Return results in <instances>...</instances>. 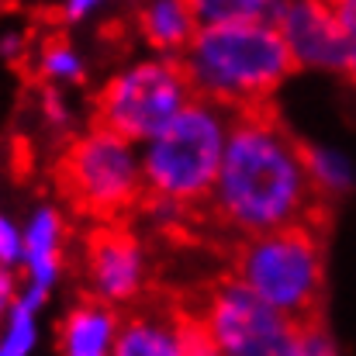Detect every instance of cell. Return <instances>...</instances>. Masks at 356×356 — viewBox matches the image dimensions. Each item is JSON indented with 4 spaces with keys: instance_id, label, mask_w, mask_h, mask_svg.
<instances>
[{
    "instance_id": "obj_17",
    "label": "cell",
    "mask_w": 356,
    "mask_h": 356,
    "mask_svg": "<svg viewBox=\"0 0 356 356\" xmlns=\"http://www.w3.org/2000/svg\"><path fill=\"white\" fill-rule=\"evenodd\" d=\"M17 256H21V238L10 229V222L0 218V263H10V259H17Z\"/></svg>"
},
{
    "instance_id": "obj_21",
    "label": "cell",
    "mask_w": 356,
    "mask_h": 356,
    "mask_svg": "<svg viewBox=\"0 0 356 356\" xmlns=\"http://www.w3.org/2000/svg\"><path fill=\"white\" fill-rule=\"evenodd\" d=\"M346 76L356 83V49H353V56H350V63H346Z\"/></svg>"
},
{
    "instance_id": "obj_14",
    "label": "cell",
    "mask_w": 356,
    "mask_h": 356,
    "mask_svg": "<svg viewBox=\"0 0 356 356\" xmlns=\"http://www.w3.org/2000/svg\"><path fill=\"white\" fill-rule=\"evenodd\" d=\"M201 24L218 21H277L287 0H184Z\"/></svg>"
},
{
    "instance_id": "obj_12",
    "label": "cell",
    "mask_w": 356,
    "mask_h": 356,
    "mask_svg": "<svg viewBox=\"0 0 356 356\" xmlns=\"http://www.w3.org/2000/svg\"><path fill=\"white\" fill-rule=\"evenodd\" d=\"M59 242H63V222L56 211H38L31 229H28V242H24V252H28V266H31V284H42L49 287L63 256H59Z\"/></svg>"
},
{
    "instance_id": "obj_5",
    "label": "cell",
    "mask_w": 356,
    "mask_h": 356,
    "mask_svg": "<svg viewBox=\"0 0 356 356\" xmlns=\"http://www.w3.org/2000/svg\"><path fill=\"white\" fill-rule=\"evenodd\" d=\"M52 184L59 197L90 222H121L142 201V170L128 142L90 128L56 156Z\"/></svg>"
},
{
    "instance_id": "obj_3",
    "label": "cell",
    "mask_w": 356,
    "mask_h": 356,
    "mask_svg": "<svg viewBox=\"0 0 356 356\" xmlns=\"http://www.w3.org/2000/svg\"><path fill=\"white\" fill-rule=\"evenodd\" d=\"M184 63L197 97L215 101L229 115L273 101L280 83L298 70L277 21L204 24L191 38V56Z\"/></svg>"
},
{
    "instance_id": "obj_8",
    "label": "cell",
    "mask_w": 356,
    "mask_h": 356,
    "mask_svg": "<svg viewBox=\"0 0 356 356\" xmlns=\"http://www.w3.org/2000/svg\"><path fill=\"white\" fill-rule=\"evenodd\" d=\"M277 28L284 42L291 45V56L298 70H332L346 73V63L353 56V42L339 21L336 3L329 0H287Z\"/></svg>"
},
{
    "instance_id": "obj_19",
    "label": "cell",
    "mask_w": 356,
    "mask_h": 356,
    "mask_svg": "<svg viewBox=\"0 0 356 356\" xmlns=\"http://www.w3.org/2000/svg\"><path fill=\"white\" fill-rule=\"evenodd\" d=\"M10 294H14V280H10V273L0 270V315H3V308L10 305Z\"/></svg>"
},
{
    "instance_id": "obj_10",
    "label": "cell",
    "mask_w": 356,
    "mask_h": 356,
    "mask_svg": "<svg viewBox=\"0 0 356 356\" xmlns=\"http://www.w3.org/2000/svg\"><path fill=\"white\" fill-rule=\"evenodd\" d=\"M118 312H115V305L111 301H104V298H97V294H90V298H83L70 315H66V322H63V329H59V350L63 353H73V356H101L108 353L115 343V336H118Z\"/></svg>"
},
{
    "instance_id": "obj_9",
    "label": "cell",
    "mask_w": 356,
    "mask_h": 356,
    "mask_svg": "<svg viewBox=\"0 0 356 356\" xmlns=\"http://www.w3.org/2000/svg\"><path fill=\"white\" fill-rule=\"evenodd\" d=\"M87 284L97 298L128 305L142 294V245L121 222H97L83 245Z\"/></svg>"
},
{
    "instance_id": "obj_11",
    "label": "cell",
    "mask_w": 356,
    "mask_h": 356,
    "mask_svg": "<svg viewBox=\"0 0 356 356\" xmlns=\"http://www.w3.org/2000/svg\"><path fill=\"white\" fill-rule=\"evenodd\" d=\"M138 28L149 45L156 49H184L197 35V17L187 10L184 0H156L142 10Z\"/></svg>"
},
{
    "instance_id": "obj_1",
    "label": "cell",
    "mask_w": 356,
    "mask_h": 356,
    "mask_svg": "<svg viewBox=\"0 0 356 356\" xmlns=\"http://www.w3.org/2000/svg\"><path fill=\"white\" fill-rule=\"evenodd\" d=\"M298 222L322 229L329 222V201L312 184L305 142L287 131L273 101L232 111L201 245L229 252L242 238Z\"/></svg>"
},
{
    "instance_id": "obj_13",
    "label": "cell",
    "mask_w": 356,
    "mask_h": 356,
    "mask_svg": "<svg viewBox=\"0 0 356 356\" xmlns=\"http://www.w3.org/2000/svg\"><path fill=\"white\" fill-rule=\"evenodd\" d=\"M305 159H308V173H312V184L315 191L332 204L339 197H346L356 187V173L353 163L336 152V149H322V145H305Z\"/></svg>"
},
{
    "instance_id": "obj_22",
    "label": "cell",
    "mask_w": 356,
    "mask_h": 356,
    "mask_svg": "<svg viewBox=\"0 0 356 356\" xmlns=\"http://www.w3.org/2000/svg\"><path fill=\"white\" fill-rule=\"evenodd\" d=\"M329 3H343V0H329Z\"/></svg>"
},
{
    "instance_id": "obj_4",
    "label": "cell",
    "mask_w": 356,
    "mask_h": 356,
    "mask_svg": "<svg viewBox=\"0 0 356 356\" xmlns=\"http://www.w3.org/2000/svg\"><path fill=\"white\" fill-rule=\"evenodd\" d=\"M229 273L252 287L263 301L284 312L291 322L322 318L325 301V229L284 225L236 242L229 252Z\"/></svg>"
},
{
    "instance_id": "obj_2",
    "label": "cell",
    "mask_w": 356,
    "mask_h": 356,
    "mask_svg": "<svg viewBox=\"0 0 356 356\" xmlns=\"http://www.w3.org/2000/svg\"><path fill=\"white\" fill-rule=\"evenodd\" d=\"M229 111L208 97L184 104L173 121L152 135L142 163V201L138 208L152 215L163 232L180 245L201 242V222L222 170Z\"/></svg>"
},
{
    "instance_id": "obj_7",
    "label": "cell",
    "mask_w": 356,
    "mask_h": 356,
    "mask_svg": "<svg viewBox=\"0 0 356 356\" xmlns=\"http://www.w3.org/2000/svg\"><path fill=\"white\" fill-rule=\"evenodd\" d=\"M187 298L201 308L218 353L298 356V322H291L232 273Z\"/></svg>"
},
{
    "instance_id": "obj_6",
    "label": "cell",
    "mask_w": 356,
    "mask_h": 356,
    "mask_svg": "<svg viewBox=\"0 0 356 356\" xmlns=\"http://www.w3.org/2000/svg\"><path fill=\"white\" fill-rule=\"evenodd\" d=\"M197 97L191 70L184 59L142 63L128 73L115 76L94 101L90 128L111 131L124 142L159 135L173 115Z\"/></svg>"
},
{
    "instance_id": "obj_16",
    "label": "cell",
    "mask_w": 356,
    "mask_h": 356,
    "mask_svg": "<svg viewBox=\"0 0 356 356\" xmlns=\"http://www.w3.org/2000/svg\"><path fill=\"white\" fill-rule=\"evenodd\" d=\"M35 339V329H31V308L17 301L14 308V318H10V329H7V339L0 343V353H24Z\"/></svg>"
},
{
    "instance_id": "obj_18",
    "label": "cell",
    "mask_w": 356,
    "mask_h": 356,
    "mask_svg": "<svg viewBox=\"0 0 356 356\" xmlns=\"http://www.w3.org/2000/svg\"><path fill=\"white\" fill-rule=\"evenodd\" d=\"M336 10H339V21H343V28H346V35H350V42H353V49H356V0L336 3Z\"/></svg>"
},
{
    "instance_id": "obj_20",
    "label": "cell",
    "mask_w": 356,
    "mask_h": 356,
    "mask_svg": "<svg viewBox=\"0 0 356 356\" xmlns=\"http://www.w3.org/2000/svg\"><path fill=\"white\" fill-rule=\"evenodd\" d=\"M94 3H97V0H70V3H66V14H70V17H80V14H83L87 7H94Z\"/></svg>"
},
{
    "instance_id": "obj_15",
    "label": "cell",
    "mask_w": 356,
    "mask_h": 356,
    "mask_svg": "<svg viewBox=\"0 0 356 356\" xmlns=\"http://www.w3.org/2000/svg\"><path fill=\"white\" fill-rule=\"evenodd\" d=\"M38 73L42 76H80V63H76V56H73V49H70V42L63 38V35H45L42 38V49H38Z\"/></svg>"
}]
</instances>
